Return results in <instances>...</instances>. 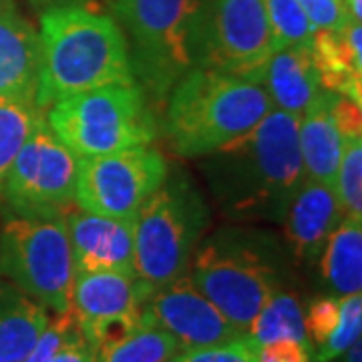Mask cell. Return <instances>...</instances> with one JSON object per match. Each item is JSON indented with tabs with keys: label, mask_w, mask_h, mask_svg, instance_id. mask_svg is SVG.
I'll list each match as a JSON object with an SVG mask.
<instances>
[{
	"label": "cell",
	"mask_w": 362,
	"mask_h": 362,
	"mask_svg": "<svg viewBox=\"0 0 362 362\" xmlns=\"http://www.w3.org/2000/svg\"><path fill=\"white\" fill-rule=\"evenodd\" d=\"M78 157L47 123L30 133L6 175L0 199L16 218H63L75 204Z\"/></svg>",
	"instance_id": "9c48e42d"
},
{
	"label": "cell",
	"mask_w": 362,
	"mask_h": 362,
	"mask_svg": "<svg viewBox=\"0 0 362 362\" xmlns=\"http://www.w3.org/2000/svg\"><path fill=\"white\" fill-rule=\"evenodd\" d=\"M187 276L240 334H246L272 292L284 286L274 240L242 228H223L199 242Z\"/></svg>",
	"instance_id": "5b68a950"
},
{
	"label": "cell",
	"mask_w": 362,
	"mask_h": 362,
	"mask_svg": "<svg viewBox=\"0 0 362 362\" xmlns=\"http://www.w3.org/2000/svg\"><path fill=\"white\" fill-rule=\"evenodd\" d=\"M296 2L308 16L314 30L340 33L350 23L344 8V0H296Z\"/></svg>",
	"instance_id": "f546056e"
},
{
	"label": "cell",
	"mask_w": 362,
	"mask_h": 362,
	"mask_svg": "<svg viewBox=\"0 0 362 362\" xmlns=\"http://www.w3.org/2000/svg\"><path fill=\"white\" fill-rule=\"evenodd\" d=\"M143 314L175 338L181 350L214 346L242 337L187 274L153 288L143 304Z\"/></svg>",
	"instance_id": "7c38bea8"
},
{
	"label": "cell",
	"mask_w": 362,
	"mask_h": 362,
	"mask_svg": "<svg viewBox=\"0 0 362 362\" xmlns=\"http://www.w3.org/2000/svg\"><path fill=\"white\" fill-rule=\"evenodd\" d=\"M202 171L223 216L244 223H280L306 177L298 117L272 109L254 129L204 156Z\"/></svg>",
	"instance_id": "6da1fadb"
},
{
	"label": "cell",
	"mask_w": 362,
	"mask_h": 362,
	"mask_svg": "<svg viewBox=\"0 0 362 362\" xmlns=\"http://www.w3.org/2000/svg\"><path fill=\"white\" fill-rule=\"evenodd\" d=\"M332 97L334 93L322 89L298 119V147L304 175L334 189L342 157V135L332 117Z\"/></svg>",
	"instance_id": "d6986e66"
},
{
	"label": "cell",
	"mask_w": 362,
	"mask_h": 362,
	"mask_svg": "<svg viewBox=\"0 0 362 362\" xmlns=\"http://www.w3.org/2000/svg\"><path fill=\"white\" fill-rule=\"evenodd\" d=\"M39 30L14 0H0V95L35 99L39 83Z\"/></svg>",
	"instance_id": "2e32d148"
},
{
	"label": "cell",
	"mask_w": 362,
	"mask_h": 362,
	"mask_svg": "<svg viewBox=\"0 0 362 362\" xmlns=\"http://www.w3.org/2000/svg\"><path fill=\"white\" fill-rule=\"evenodd\" d=\"M258 344L247 337L233 338L230 342H221L214 346L180 350L171 362H256Z\"/></svg>",
	"instance_id": "83f0119b"
},
{
	"label": "cell",
	"mask_w": 362,
	"mask_h": 362,
	"mask_svg": "<svg viewBox=\"0 0 362 362\" xmlns=\"http://www.w3.org/2000/svg\"><path fill=\"white\" fill-rule=\"evenodd\" d=\"M0 276L51 316L71 310L73 252L63 218H16L0 232Z\"/></svg>",
	"instance_id": "ba28073f"
},
{
	"label": "cell",
	"mask_w": 362,
	"mask_h": 362,
	"mask_svg": "<svg viewBox=\"0 0 362 362\" xmlns=\"http://www.w3.org/2000/svg\"><path fill=\"white\" fill-rule=\"evenodd\" d=\"M259 85L270 97L274 109L298 119L304 115V111L322 93L312 57V40L272 52Z\"/></svg>",
	"instance_id": "e0dca14e"
},
{
	"label": "cell",
	"mask_w": 362,
	"mask_h": 362,
	"mask_svg": "<svg viewBox=\"0 0 362 362\" xmlns=\"http://www.w3.org/2000/svg\"><path fill=\"white\" fill-rule=\"evenodd\" d=\"M151 286L133 274L115 270H77L71 288V312L78 326L141 310Z\"/></svg>",
	"instance_id": "9a60e30c"
},
{
	"label": "cell",
	"mask_w": 362,
	"mask_h": 362,
	"mask_svg": "<svg viewBox=\"0 0 362 362\" xmlns=\"http://www.w3.org/2000/svg\"><path fill=\"white\" fill-rule=\"evenodd\" d=\"M246 334L258 346L276 340H298L310 344L304 328V306L296 294L284 286L272 292L262 304Z\"/></svg>",
	"instance_id": "7402d4cb"
},
{
	"label": "cell",
	"mask_w": 362,
	"mask_h": 362,
	"mask_svg": "<svg viewBox=\"0 0 362 362\" xmlns=\"http://www.w3.org/2000/svg\"><path fill=\"white\" fill-rule=\"evenodd\" d=\"M262 6L270 25L276 51L290 45L310 42L316 30L296 0H262Z\"/></svg>",
	"instance_id": "484cf974"
},
{
	"label": "cell",
	"mask_w": 362,
	"mask_h": 362,
	"mask_svg": "<svg viewBox=\"0 0 362 362\" xmlns=\"http://www.w3.org/2000/svg\"><path fill=\"white\" fill-rule=\"evenodd\" d=\"M362 334V294H349L340 296V318L332 334L326 338V342L314 350L316 362H332L340 354L361 340Z\"/></svg>",
	"instance_id": "4316f807"
},
{
	"label": "cell",
	"mask_w": 362,
	"mask_h": 362,
	"mask_svg": "<svg viewBox=\"0 0 362 362\" xmlns=\"http://www.w3.org/2000/svg\"><path fill=\"white\" fill-rule=\"evenodd\" d=\"M168 171L163 156L151 145L78 157L75 204L99 216L133 220Z\"/></svg>",
	"instance_id": "30bf717a"
},
{
	"label": "cell",
	"mask_w": 362,
	"mask_h": 362,
	"mask_svg": "<svg viewBox=\"0 0 362 362\" xmlns=\"http://www.w3.org/2000/svg\"><path fill=\"white\" fill-rule=\"evenodd\" d=\"M342 218L337 192L320 181L304 177L280 221L290 254L300 264H316L328 235Z\"/></svg>",
	"instance_id": "5bb4252c"
},
{
	"label": "cell",
	"mask_w": 362,
	"mask_h": 362,
	"mask_svg": "<svg viewBox=\"0 0 362 362\" xmlns=\"http://www.w3.org/2000/svg\"><path fill=\"white\" fill-rule=\"evenodd\" d=\"M66 235L77 270H115L135 274L133 220H117L73 206L65 216Z\"/></svg>",
	"instance_id": "4fadbf2b"
},
{
	"label": "cell",
	"mask_w": 362,
	"mask_h": 362,
	"mask_svg": "<svg viewBox=\"0 0 362 362\" xmlns=\"http://www.w3.org/2000/svg\"><path fill=\"white\" fill-rule=\"evenodd\" d=\"M256 362H316L314 349L298 340H276L258 346Z\"/></svg>",
	"instance_id": "4dcf8cb0"
},
{
	"label": "cell",
	"mask_w": 362,
	"mask_h": 362,
	"mask_svg": "<svg viewBox=\"0 0 362 362\" xmlns=\"http://www.w3.org/2000/svg\"><path fill=\"white\" fill-rule=\"evenodd\" d=\"M42 117L35 99L0 95V194L18 151Z\"/></svg>",
	"instance_id": "603a6c76"
},
{
	"label": "cell",
	"mask_w": 362,
	"mask_h": 362,
	"mask_svg": "<svg viewBox=\"0 0 362 362\" xmlns=\"http://www.w3.org/2000/svg\"><path fill=\"white\" fill-rule=\"evenodd\" d=\"M340 318V296H318L308 302L304 308V328L306 337L314 350L326 342V338L332 334Z\"/></svg>",
	"instance_id": "f1b7e54d"
},
{
	"label": "cell",
	"mask_w": 362,
	"mask_h": 362,
	"mask_svg": "<svg viewBox=\"0 0 362 362\" xmlns=\"http://www.w3.org/2000/svg\"><path fill=\"white\" fill-rule=\"evenodd\" d=\"M272 109L256 81L197 66L169 90L163 133L177 156L204 157L254 129Z\"/></svg>",
	"instance_id": "277c9868"
},
{
	"label": "cell",
	"mask_w": 362,
	"mask_h": 362,
	"mask_svg": "<svg viewBox=\"0 0 362 362\" xmlns=\"http://www.w3.org/2000/svg\"><path fill=\"white\" fill-rule=\"evenodd\" d=\"M332 362H362V342L356 340L344 354H340L337 361Z\"/></svg>",
	"instance_id": "836d02e7"
},
{
	"label": "cell",
	"mask_w": 362,
	"mask_h": 362,
	"mask_svg": "<svg viewBox=\"0 0 362 362\" xmlns=\"http://www.w3.org/2000/svg\"><path fill=\"white\" fill-rule=\"evenodd\" d=\"M361 107V103H354L349 97L334 93V97H332V117H334V123H337L342 139L362 137Z\"/></svg>",
	"instance_id": "1f68e13d"
},
{
	"label": "cell",
	"mask_w": 362,
	"mask_h": 362,
	"mask_svg": "<svg viewBox=\"0 0 362 362\" xmlns=\"http://www.w3.org/2000/svg\"><path fill=\"white\" fill-rule=\"evenodd\" d=\"M362 28L350 21L344 30H316L312 57L322 89L362 105Z\"/></svg>",
	"instance_id": "ac0fdd59"
},
{
	"label": "cell",
	"mask_w": 362,
	"mask_h": 362,
	"mask_svg": "<svg viewBox=\"0 0 362 362\" xmlns=\"http://www.w3.org/2000/svg\"><path fill=\"white\" fill-rule=\"evenodd\" d=\"M39 40L35 103L45 113L59 99L77 93L137 83L121 26L83 0H57L40 8Z\"/></svg>",
	"instance_id": "7a4b0ae2"
},
{
	"label": "cell",
	"mask_w": 362,
	"mask_h": 362,
	"mask_svg": "<svg viewBox=\"0 0 362 362\" xmlns=\"http://www.w3.org/2000/svg\"><path fill=\"white\" fill-rule=\"evenodd\" d=\"M316 262L328 294H358L362 290V220L342 218Z\"/></svg>",
	"instance_id": "44dd1931"
},
{
	"label": "cell",
	"mask_w": 362,
	"mask_h": 362,
	"mask_svg": "<svg viewBox=\"0 0 362 362\" xmlns=\"http://www.w3.org/2000/svg\"><path fill=\"white\" fill-rule=\"evenodd\" d=\"M180 350L175 338L145 318V324L129 337L95 354L97 362H171Z\"/></svg>",
	"instance_id": "cb8c5ba5"
},
{
	"label": "cell",
	"mask_w": 362,
	"mask_h": 362,
	"mask_svg": "<svg viewBox=\"0 0 362 362\" xmlns=\"http://www.w3.org/2000/svg\"><path fill=\"white\" fill-rule=\"evenodd\" d=\"M362 0H344V8L349 14V21L352 23H361L362 18Z\"/></svg>",
	"instance_id": "e575fe53"
},
{
	"label": "cell",
	"mask_w": 362,
	"mask_h": 362,
	"mask_svg": "<svg viewBox=\"0 0 362 362\" xmlns=\"http://www.w3.org/2000/svg\"><path fill=\"white\" fill-rule=\"evenodd\" d=\"M344 218L362 220V137L342 139V157L334 183Z\"/></svg>",
	"instance_id": "d4e9b609"
},
{
	"label": "cell",
	"mask_w": 362,
	"mask_h": 362,
	"mask_svg": "<svg viewBox=\"0 0 362 362\" xmlns=\"http://www.w3.org/2000/svg\"><path fill=\"white\" fill-rule=\"evenodd\" d=\"M209 207L183 171H171L133 218L135 274L151 288L187 274Z\"/></svg>",
	"instance_id": "8992f818"
},
{
	"label": "cell",
	"mask_w": 362,
	"mask_h": 362,
	"mask_svg": "<svg viewBox=\"0 0 362 362\" xmlns=\"http://www.w3.org/2000/svg\"><path fill=\"white\" fill-rule=\"evenodd\" d=\"M45 115L54 135L77 157L151 145L159 131L156 109L137 83L71 95L52 103Z\"/></svg>",
	"instance_id": "52a82bcc"
},
{
	"label": "cell",
	"mask_w": 362,
	"mask_h": 362,
	"mask_svg": "<svg viewBox=\"0 0 362 362\" xmlns=\"http://www.w3.org/2000/svg\"><path fill=\"white\" fill-rule=\"evenodd\" d=\"M35 6H39V8H45L47 4H52V2H57V0H30Z\"/></svg>",
	"instance_id": "d590c367"
},
{
	"label": "cell",
	"mask_w": 362,
	"mask_h": 362,
	"mask_svg": "<svg viewBox=\"0 0 362 362\" xmlns=\"http://www.w3.org/2000/svg\"><path fill=\"white\" fill-rule=\"evenodd\" d=\"M276 51L262 0H211L206 65L259 83Z\"/></svg>",
	"instance_id": "8fae6325"
},
{
	"label": "cell",
	"mask_w": 362,
	"mask_h": 362,
	"mask_svg": "<svg viewBox=\"0 0 362 362\" xmlns=\"http://www.w3.org/2000/svg\"><path fill=\"white\" fill-rule=\"evenodd\" d=\"M47 362H97V354L85 340L83 332H78L77 337L66 340Z\"/></svg>",
	"instance_id": "d6a6232c"
},
{
	"label": "cell",
	"mask_w": 362,
	"mask_h": 362,
	"mask_svg": "<svg viewBox=\"0 0 362 362\" xmlns=\"http://www.w3.org/2000/svg\"><path fill=\"white\" fill-rule=\"evenodd\" d=\"M211 0H113V18L129 37L133 77L149 105L163 109L169 90L206 65Z\"/></svg>",
	"instance_id": "3957f363"
},
{
	"label": "cell",
	"mask_w": 362,
	"mask_h": 362,
	"mask_svg": "<svg viewBox=\"0 0 362 362\" xmlns=\"http://www.w3.org/2000/svg\"><path fill=\"white\" fill-rule=\"evenodd\" d=\"M51 322V314L6 280H0V362H23Z\"/></svg>",
	"instance_id": "ffe728a7"
}]
</instances>
